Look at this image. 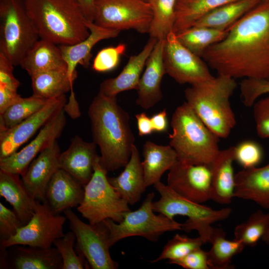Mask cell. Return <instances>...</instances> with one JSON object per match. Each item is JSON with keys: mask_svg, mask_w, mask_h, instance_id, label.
Listing matches in <instances>:
<instances>
[{"mask_svg": "<svg viewBox=\"0 0 269 269\" xmlns=\"http://www.w3.org/2000/svg\"><path fill=\"white\" fill-rule=\"evenodd\" d=\"M86 24L90 31L87 37L74 44L59 45L67 64L68 75L73 82L77 76L76 71L77 65L85 67L89 66L94 46L101 40L116 37L121 31L102 27L91 21H87Z\"/></svg>", "mask_w": 269, "mask_h": 269, "instance_id": "obj_19", "label": "cell"}, {"mask_svg": "<svg viewBox=\"0 0 269 269\" xmlns=\"http://www.w3.org/2000/svg\"><path fill=\"white\" fill-rule=\"evenodd\" d=\"M31 77L33 95L49 100L73 90L74 82L67 69H58L36 73Z\"/></svg>", "mask_w": 269, "mask_h": 269, "instance_id": "obj_32", "label": "cell"}, {"mask_svg": "<svg viewBox=\"0 0 269 269\" xmlns=\"http://www.w3.org/2000/svg\"><path fill=\"white\" fill-rule=\"evenodd\" d=\"M19 66L30 76L43 71L67 69L59 46L41 38L26 53Z\"/></svg>", "mask_w": 269, "mask_h": 269, "instance_id": "obj_28", "label": "cell"}, {"mask_svg": "<svg viewBox=\"0 0 269 269\" xmlns=\"http://www.w3.org/2000/svg\"><path fill=\"white\" fill-rule=\"evenodd\" d=\"M126 50V45L120 43L116 46L105 48L96 55L92 64L93 69L98 72H105L115 69Z\"/></svg>", "mask_w": 269, "mask_h": 269, "instance_id": "obj_41", "label": "cell"}, {"mask_svg": "<svg viewBox=\"0 0 269 269\" xmlns=\"http://www.w3.org/2000/svg\"><path fill=\"white\" fill-rule=\"evenodd\" d=\"M40 38L71 45L88 36V21L77 0H23Z\"/></svg>", "mask_w": 269, "mask_h": 269, "instance_id": "obj_3", "label": "cell"}, {"mask_svg": "<svg viewBox=\"0 0 269 269\" xmlns=\"http://www.w3.org/2000/svg\"><path fill=\"white\" fill-rule=\"evenodd\" d=\"M241 97L244 105L252 107L263 95L269 94V80L267 79H244L240 83Z\"/></svg>", "mask_w": 269, "mask_h": 269, "instance_id": "obj_42", "label": "cell"}, {"mask_svg": "<svg viewBox=\"0 0 269 269\" xmlns=\"http://www.w3.org/2000/svg\"><path fill=\"white\" fill-rule=\"evenodd\" d=\"M93 142L100 148L101 161L107 171H114L128 162L134 136L127 112L118 105L116 97L100 93L88 110Z\"/></svg>", "mask_w": 269, "mask_h": 269, "instance_id": "obj_2", "label": "cell"}, {"mask_svg": "<svg viewBox=\"0 0 269 269\" xmlns=\"http://www.w3.org/2000/svg\"><path fill=\"white\" fill-rule=\"evenodd\" d=\"M19 175L0 170V196L12 207L24 226L33 216L37 200L29 192Z\"/></svg>", "mask_w": 269, "mask_h": 269, "instance_id": "obj_25", "label": "cell"}, {"mask_svg": "<svg viewBox=\"0 0 269 269\" xmlns=\"http://www.w3.org/2000/svg\"><path fill=\"white\" fill-rule=\"evenodd\" d=\"M186 269H210L207 251L199 248L179 260L168 262Z\"/></svg>", "mask_w": 269, "mask_h": 269, "instance_id": "obj_45", "label": "cell"}, {"mask_svg": "<svg viewBox=\"0 0 269 269\" xmlns=\"http://www.w3.org/2000/svg\"><path fill=\"white\" fill-rule=\"evenodd\" d=\"M66 124L63 109L40 129L36 137L25 147L0 159V170L21 175L32 161L61 135Z\"/></svg>", "mask_w": 269, "mask_h": 269, "instance_id": "obj_15", "label": "cell"}, {"mask_svg": "<svg viewBox=\"0 0 269 269\" xmlns=\"http://www.w3.org/2000/svg\"><path fill=\"white\" fill-rule=\"evenodd\" d=\"M71 230L76 236L75 250L92 269H117L119 264L111 256L110 231L104 221L95 224L82 221L71 208L65 210Z\"/></svg>", "mask_w": 269, "mask_h": 269, "instance_id": "obj_11", "label": "cell"}, {"mask_svg": "<svg viewBox=\"0 0 269 269\" xmlns=\"http://www.w3.org/2000/svg\"><path fill=\"white\" fill-rule=\"evenodd\" d=\"M163 62L166 74L180 84L192 85L214 77L207 65L183 45L173 31L165 39Z\"/></svg>", "mask_w": 269, "mask_h": 269, "instance_id": "obj_13", "label": "cell"}, {"mask_svg": "<svg viewBox=\"0 0 269 269\" xmlns=\"http://www.w3.org/2000/svg\"><path fill=\"white\" fill-rule=\"evenodd\" d=\"M153 186L160 196L158 200L153 202L154 211L171 219L176 216L187 217V220L182 223V230L188 233L196 231L205 244L209 243L214 229L212 225L227 219L232 212L230 208L214 210L188 200L160 181Z\"/></svg>", "mask_w": 269, "mask_h": 269, "instance_id": "obj_6", "label": "cell"}, {"mask_svg": "<svg viewBox=\"0 0 269 269\" xmlns=\"http://www.w3.org/2000/svg\"><path fill=\"white\" fill-rule=\"evenodd\" d=\"M150 118L154 132L163 133L167 131L168 122L165 109L153 115Z\"/></svg>", "mask_w": 269, "mask_h": 269, "instance_id": "obj_49", "label": "cell"}, {"mask_svg": "<svg viewBox=\"0 0 269 269\" xmlns=\"http://www.w3.org/2000/svg\"><path fill=\"white\" fill-rule=\"evenodd\" d=\"M157 41L156 39L150 37L142 50L138 54L130 57L118 76L101 83L99 93L108 97H116L122 92L136 90L142 71Z\"/></svg>", "mask_w": 269, "mask_h": 269, "instance_id": "obj_22", "label": "cell"}, {"mask_svg": "<svg viewBox=\"0 0 269 269\" xmlns=\"http://www.w3.org/2000/svg\"><path fill=\"white\" fill-rule=\"evenodd\" d=\"M234 146L220 150L210 165L211 200L220 204H229L235 197Z\"/></svg>", "mask_w": 269, "mask_h": 269, "instance_id": "obj_23", "label": "cell"}, {"mask_svg": "<svg viewBox=\"0 0 269 269\" xmlns=\"http://www.w3.org/2000/svg\"><path fill=\"white\" fill-rule=\"evenodd\" d=\"M76 239L75 234L71 231L54 242L53 245L62 259V269L90 268L85 258L75 250L74 246Z\"/></svg>", "mask_w": 269, "mask_h": 269, "instance_id": "obj_39", "label": "cell"}, {"mask_svg": "<svg viewBox=\"0 0 269 269\" xmlns=\"http://www.w3.org/2000/svg\"><path fill=\"white\" fill-rule=\"evenodd\" d=\"M22 226V223L13 210L0 202V243L14 236Z\"/></svg>", "mask_w": 269, "mask_h": 269, "instance_id": "obj_43", "label": "cell"}, {"mask_svg": "<svg viewBox=\"0 0 269 269\" xmlns=\"http://www.w3.org/2000/svg\"><path fill=\"white\" fill-rule=\"evenodd\" d=\"M178 0H149L153 17L149 34L157 40L165 39L173 31Z\"/></svg>", "mask_w": 269, "mask_h": 269, "instance_id": "obj_35", "label": "cell"}, {"mask_svg": "<svg viewBox=\"0 0 269 269\" xmlns=\"http://www.w3.org/2000/svg\"><path fill=\"white\" fill-rule=\"evenodd\" d=\"M67 103L65 95L49 100L41 109L17 125L0 134V159L6 157L29 139Z\"/></svg>", "mask_w": 269, "mask_h": 269, "instance_id": "obj_16", "label": "cell"}, {"mask_svg": "<svg viewBox=\"0 0 269 269\" xmlns=\"http://www.w3.org/2000/svg\"><path fill=\"white\" fill-rule=\"evenodd\" d=\"M227 33V30L193 26L175 34L183 45L201 57L209 47L222 40Z\"/></svg>", "mask_w": 269, "mask_h": 269, "instance_id": "obj_34", "label": "cell"}, {"mask_svg": "<svg viewBox=\"0 0 269 269\" xmlns=\"http://www.w3.org/2000/svg\"><path fill=\"white\" fill-rule=\"evenodd\" d=\"M46 100L32 95L21 97L0 114V134H2L28 118L41 109Z\"/></svg>", "mask_w": 269, "mask_h": 269, "instance_id": "obj_36", "label": "cell"}, {"mask_svg": "<svg viewBox=\"0 0 269 269\" xmlns=\"http://www.w3.org/2000/svg\"><path fill=\"white\" fill-rule=\"evenodd\" d=\"M65 216L55 213L46 202L37 200L35 212L30 221L21 227L16 234L0 243L5 248L23 245L42 248L52 247L54 242L64 236Z\"/></svg>", "mask_w": 269, "mask_h": 269, "instance_id": "obj_12", "label": "cell"}, {"mask_svg": "<svg viewBox=\"0 0 269 269\" xmlns=\"http://www.w3.org/2000/svg\"><path fill=\"white\" fill-rule=\"evenodd\" d=\"M60 154L56 140L43 150L21 175L24 185L36 200L46 202V191L48 183L55 173L60 168Z\"/></svg>", "mask_w": 269, "mask_h": 269, "instance_id": "obj_17", "label": "cell"}, {"mask_svg": "<svg viewBox=\"0 0 269 269\" xmlns=\"http://www.w3.org/2000/svg\"><path fill=\"white\" fill-rule=\"evenodd\" d=\"M172 132L169 144L177 160L191 164L211 165L220 149L219 138L184 102L175 110L171 118Z\"/></svg>", "mask_w": 269, "mask_h": 269, "instance_id": "obj_5", "label": "cell"}, {"mask_svg": "<svg viewBox=\"0 0 269 269\" xmlns=\"http://www.w3.org/2000/svg\"><path fill=\"white\" fill-rule=\"evenodd\" d=\"M204 244L199 236L192 238L176 234L168 240L159 256L149 262L153 264L164 260H168V262L179 260L193 251L201 248Z\"/></svg>", "mask_w": 269, "mask_h": 269, "instance_id": "obj_38", "label": "cell"}, {"mask_svg": "<svg viewBox=\"0 0 269 269\" xmlns=\"http://www.w3.org/2000/svg\"><path fill=\"white\" fill-rule=\"evenodd\" d=\"M237 86L235 79L218 75L184 91L186 103L219 138H227L237 123L230 101Z\"/></svg>", "mask_w": 269, "mask_h": 269, "instance_id": "obj_4", "label": "cell"}, {"mask_svg": "<svg viewBox=\"0 0 269 269\" xmlns=\"http://www.w3.org/2000/svg\"><path fill=\"white\" fill-rule=\"evenodd\" d=\"M107 172L98 155L92 176L84 186L83 201L77 207L78 211L91 224L107 219L120 223L125 214L131 210L128 202L110 183Z\"/></svg>", "mask_w": 269, "mask_h": 269, "instance_id": "obj_8", "label": "cell"}, {"mask_svg": "<svg viewBox=\"0 0 269 269\" xmlns=\"http://www.w3.org/2000/svg\"><path fill=\"white\" fill-rule=\"evenodd\" d=\"M142 154L141 165L147 187L160 181L163 174L177 160L176 153L169 144L158 145L151 141L144 143Z\"/></svg>", "mask_w": 269, "mask_h": 269, "instance_id": "obj_29", "label": "cell"}, {"mask_svg": "<svg viewBox=\"0 0 269 269\" xmlns=\"http://www.w3.org/2000/svg\"><path fill=\"white\" fill-rule=\"evenodd\" d=\"M264 156L262 146L252 140L243 141L234 146V159L244 169L257 167Z\"/></svg>", "mask_w": 269, "mask_h": 269, "instance_id": "obj_40", "label": "cell"}, {"mask_svg": "<svg viewBox=\"0 0 269 269\" xmlns=\"http://www.w3.org/2000/svg\"><path fill=\"white\" fill-rule=\"evenodd\" d=\"M253 106V116L258 135L269 138V95L256 101Z\"/></svg>", "mask_w": 269, "mask_h": 269, "instance_id": "obj_44", "label": "cell"}, {"mask_svg": "<svg viewBox=\"0 0 269 269\" xmlns=\"http://www.w3.org/2000/svg\"><path fill=\"white\" fill-rule=\"evenodd\" d=\"M209 47L202 58L218 75L234 79L269 77V0H262Z\"/></svg>", "mask_w": 269, "mask_h": 269, "instance_id": "obj_1", "label": "cell"}, {"mask_svg": "<svg viewBox=\"0 0 269 269\" xmlns=\"http://www.w3.org/2000/svg\"><path fill=\"white\" fill-rule=\"evenodd\" d=\"M262 240L266 244H269V229L263 236Z\"/></svg>", "mask_w": 269, "mask_h": 269, "instance_id": "obj_51", "label": "cell"}, {"mask_svg": "<svg viewBox=\"0 0 269 269\" xmlns=\"http://www.w3.org/2000/svg\"><path fill=\"white\" fill-rule=\"evenodd\" d=\"M153 13L144 0H95L94 22L105 28L149 32Z\"/></svg>", "mask_w": 269, "mask_h": 269, "instance_id": "obj_10", "label": "cell"}, {"mask_svg": "<svg viewBox=\"0 0 269 269\" xmlns=\"http://www.w3.org/2000/svg\"><path fill=\"white\" fill-rule=\"evenodd\" d=\"M97 145L87 142L78 135L71 140L68 148L61 153L60 168L70 174L84 186L91 178L94 172Z\"/></svg>", "mask_w": 269, "mask_h": 269, "instance_id": "obj_20", "label": "cell"}, {"mask_svg": "<svg viewBox=\"0 0 269 269\" xmlns=\"http://www.w3.org/2000/svg\"></svg>", "mask_w": 269, "mask_h": 269, "instance_id": "obj_54", "label": "cell"}, {"mask_svg": "<svg viewBox=\"0 0 269 269\" xmlns=\"http://www.w3.org/2000/svg\"><path fill=\"white\" fill-rule=\"evenodd\" d=\"M165 39L157 40L146 61L136 90V104L144 109L153 107L163 98L160 86L166 74L163 62Z\"/></svg>", "mask_w": 269, "mask_h": 269, "instance_id": "obj_18", "label": "cell"}, {"mask_svg": "<svg viewBox=\"0 0 269 269\" xmlns=\"http://www.w3.org/2000/svg\"><path fill=\"white\" fill-rule=\"evenodd\" d=\"M238 0H178L173 31L192 27L201 16L218 7Z\"/></svg>", "mask_w": 269, "mask_h": 269, "instance_id": "obj_33", "label": "cell"}, {"mask_svg": "<svg viewBox=\"0 0 269 269\" xmlns=\"http://www.w3.org/2000/svg\"><path fill=\"white\" fill-rule=\"evenodd\" d=\"M84 186L65 170L60 168L53 175L46 191V202L53 212L77 207L82 202Z\"/></svg>", "mask_w": 269, "mask_h": 269, "instance_id": "obj_21", "label": "cell"}, {"mask_svg": "<svg viewBox=\"0 0 269 269\" xmlns=\"http://www.w3.org/2000/svg\"><path fill=\"white\" fill-rule=\"evenodd\" d=\"M167 182L171 189L188 200L199 204L211 200L210 165L177 160L169 170Z\"/></svg>", "mask_w": 269, "mask_h": 269, "instance_id": "obj_14", "label": "cell"}, {"mask_svg": "<svg viewBox=\"0 0 269 269\" xmlns=\"http://www.w3.org/2000/svg\"><path fill=\"white\" fill-rule=\"evenodd\" d=\"M39 38L23 0H0V53L18 66Z\"/></svg>", "mask_w": 269, "mask_h": 269, "instance_id": "obj_7", "label": "cell"}, {"mask_svg": "<svg viewBox=\"0 0 269 269\" xmlns=\"http://www.w3.org/2000/svg\"><path fill=\"white\" fill-rule=\"evenodd\" d=\"M209 243L212 244L211 248L207 251L210 269H234L233 258L241 253L246 247L240 240L227 239L226 233L221 228H214Z\"/></svg>", "mask_w": 269, "mask_h": 269, "instance_id": "obj_31", "label": "cell"}, {"mask_svg": "<svg viewBox=\"0 0 269 269\" xmlns=\"http://www.w3.org/2000/svg\"><path fill=\"white\" fill-rule=\"evenodd\" d=\"M13 64L0 53V86L17 90L20 83L14 77Z\"/></svg>", "mask_w": 269, "mask_h": 269, "instance_id": "obj_46", "label": "cell"}, {"mask_svg": "<svg viewBox=\"0 0 269 269\" xmlns=\"http://www.w3.org/2000/svg\"><path fill=\"white\" fill-rule=\"evenodd\" d=\"M21 98L17 90L0 86V114Z\"/></svg>", "mask_w": 269, "mask_h": 269, "instance_id": "obj_47", "label": "cell"}, {"mask_svg": "<svg viewBox=\"0 0 269 269\" xmlns=\"http://www.w3.org/2000/svg\"><path fill=\"white\" fill-rule=\"evenodd\" d=\"M109 181L129 204L139 201L147 188L139 151L134 144L130 158L123 171L117 176L108 177Z\"/></svg>", "mask_w": 269, "mask_h": 269, "instance_id": "obj_26", "label": "cell"}, {"mask_svg": "<svg viewBox=\"0 0 269 269\" xmlns=\"http://www.w3.org/2000/svg\"><path fill=\"white\" fill-rule=\"evenodd\" d=\"M262 0H238L226 4L206 13L193 26L226 30Z\"/></svg>", "mask_w": 269, "mask_h": 269, "instance_id": "obj_30", "label": "cell"}, {"mask_svg": "<svg viewBox=\"0 0 269 269\" xmlns=\"http://www.w3.org/2000/svg\"><path fill=\"white\" fill-rule=\"evenodd\" d=\"M235 197L251 200L269 209V162L235 174Z\"/></svg>", "mask_w": 269, "mask_h": 269, "instance_id": "obj_24", "label": "cell"}, {"mask_svg": "<svg viewBox=\"0 0 269 269\" xmlns=\"http://www.w3.org/2000/svg\"><path fill=\"white\" fill-rule=\"evenodd\" d=\"M267 79L269 80V77L267 78Z\"/></svg>", "mask_w": 269, "mask_h": 269, "instance_id": "obj_53", "label": "cell"}, {"mask_svg": "<svg viewBox=\"0 0 269 269\" xmlns=\"http://www.w3.org/2000/svg\"><path fill=\"white\" fill-rule=\"evenodd\" d=\"M154 196L153 192L147 194L139 208L126 212L120 223L110 219L103 221L110 231L111 247L128 237L139 236L150 241L156 242L165 232L182 230V223L163 214H154L152 201Z\"/></svg>", "mask_w": 269, "mask_h": 269, "instance_id": "obj_9", "label": "cell"}, {"mask_svg": "<svg viewBox=\"0 0 269 269\" xmlns=\"http://www.w3.org/2000/svg\"><path fill=\"white\" fill-rule=\"evenodd\" d=\"M89 21L94 22L95 0H77Z\"/></svg>", "mask_w": 269, "mask_h": 269, "instance_id": "obj_50", "label": "cell"}, {"mask_svg": "<svg viewBox=\"0 0 269 269\" xmlns=\"http://www.w3.org/2000/svg\"><path fill=\"white\" fill-rule=\"evenodd\" d=\"M139 135L142 136L151 134L154 131L151 121L146 113H141L135 115Z\"/></svg>", "mask_w": 269, "mask_h": 269, "instance_id": "obj_48", "label": "cell"}, {"mask_svg": "<svg viewBox=\"0 0 269 269\" xmlns=\"http://www.w3.org/2000/svg\"><path fill=\"white\" fill-rule=\"evenodd\" d=\"M11 246L9 268L14 269H62V257L55 248ZM10 248V247H9Z\"/></svg>", "mask_w": 269, "mask_h": 269, "instance_id": "obj_27", "label": "cell"}, {"mask_svg": "<svg viewBox=\"0 0 269 269\" xmlns=\"http://www.w3.org/2000/svg\"><path fill=\"white\" fill-rule=\"evenodd\" d=\"M269 229V213L258 210L248 219L236 226L235 238L246 246L255 247Z\"/></svg>", "mask_w": 269, "mask_h": 269, "instance_id": "obj_37", "label": "cell"}, {"mask_svg": "<svg viewBox=\"0 0 269 269\" xmlns=\"http://www.w3.org/2000/svg\"><path fill=\"white\" fill-rule=\"evenodd\" d=\"M145 0V1H146L148 2L149 0Z\"/></svg>", "mask_w": 269, "mask_h": 269, "instance_id": "obj_52", "label": "cell"}]
</instances>
